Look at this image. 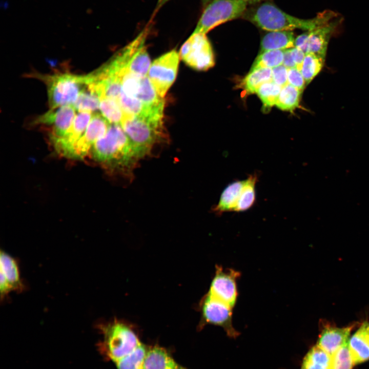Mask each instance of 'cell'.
I'll return each mask as SVG.
<instances>
[{"label":"cell","instance_id":"obj_27","mask_svg":"<svg viewBox=\"0 0 369 369\" xmlns=\"http://www.w3.org/2000/svg\"><path fill=\"white\" fill-rule=\"evenodd\" d=\"M99 109L102 115L111 124H121L125 117L118 101L107 97L100 98Z\"/></svg>","mask_w":369,"mask_h":369},{"label":"cell","instance_id":"obj_11","mask_svg":"<svg viewBox=\"0 0 369 369\" xmlns=\"http://www.w3.org/2000/svg\"><path fill=\"white\" fill-rule=\"evenodd\" d=\"M336 23H325L298 35L295 39L294 47L305 54L313 53L325 58L329 40Z\"/></svg>","mask_w":369,"mask_h":369},{"label":"cell","instance_id":"obj_35","mask_svg":"<svg viewBox=\"0 0 369 369\" xmlns=\"http://www.w3.org/2000/svg\"><path fill=\"white\" fill-rule=\"evenodd\" d=\"M290 49L296 68L300 71L305 53L302 50L296 47Z\"/></svg>","mask_w":369,"mask_h":369},{"label":"cell","instance_id":"obj_12","mask_svg":"<svg viewBox=\"0 0 369 369\" xmlns=\"http://www.w3.org/2000/svg\"><path fill=\"white\" fill-rule=\"evenodd\" d=\"M359 323L339 327L325 320L320 322V332L316 345L330 355L348 342L352 331Z\"/></svg>","mask_w":369,"mask_h":369},{"label":"cell","instance_id":"obj_7","mask_svg":"<svg viewBox=\"0 0 369 369\" xmlns=\"http://www.w3.org/2000/svg\"><path fill=\"white\" fill-rule=\"evenodd\" d=\"M180 58L189 67L199 71H206L215 65L211 45L206 34L193 33L181 46Z\"/></svg>","mask_w":369,"mask_h":369},{"label":"cell","instance_id":"obj_3","mask_svg":"<svg viewBox=\"0 0 369 369\" xmlns=\"http://www.w3.org/2000/svg\"><path fill=\"white\" fill-rule=\"evenodd\" d=\"M120 125L142 158L166 137L163 117L152 116L125 117Z\"/></svg>","mask_w":369,"mask_h":369},{"label":"cell","instance_id":"obj_26","mask_svg":"<svg viewBox=\"0 0 369 369\" xmlns=\"http://www.w3.org/2000/svg\"><path fill=\"white\" fill-rule=\"evenodd\" d=\"M148 348L142 343L132 352L114 362L117 369H143Z\"/></svg>","mask_w":369,"mask_h":369},{"label":"cell","instance_id":"obj_28","mask_svg":"<svg viewBox=\"0 0 369 369\" xmlns=\"http://www.w3.org/2000/svg\"><path fill=\"white\" fill-rule=\"evenodd\" d=\"M281 88L271 80L262 84L257 89L256 93L262 102L264 111H269L276 105Z\"/></svg>","mask_w":369,"mask_h":369},{"label":"cell","instance_id":"obj_31","mask_svg":"<svg viewBox=\"0 0 369 369\" xmlns=\"http://www.w3.org/2000/svg\"><path fill=\"white\" fill-rule=\"evenodd\" d=\"M73 106L79 112H91L99 108L100 98L95 93L88 89L86 86L80 92Z\"/></svg>","mask_w":369,"mask_h":369},{"label":"cell","instance_id":"obj_21","mask_svg":"<svg viewBox=\"0 0 369 369\" xmlns=\"http://www.w3.org/2000/svg\"><path fill=\"white\" fill-rule=\"evenodd\" d=\"M272 80V69L268 68L250 70L249 73L242 79L239 87L247 94L256 93L257 89L262 84Z\"/></svg>","mask_w":369,"mask_h":369},{"label":"cell","instance_id":"obj_19","mask_svg":"<svg viewBox=\"0 0 369 369\" xmlns=\"http://www.w3.org/2000/svg\"><path fill=\"white\" fill-rule=\"evenodd\" d=\"M245 179L236 180L229 184L223 190L217 204L213 209L217 214L235 212L244 185Z\"/></svg>","mask_w":369,"mask_h":369},{"label":"cell","instance_id":"obj_16","mask_svg":"<svg viewBox=\"0 0 369 369\" xmlns=\"http://www.w3.org/2000/svg\"><path fill=\"white\" fill-rule=\"evenodd\" d=\"M1 299L12 291H21L24 285L20 279L19 271L16 260L5 252L0 254Z\"/></svg>","mask_w":369,"mask_h":369},{"label":"cell","instance_id":"obj_17","mask_svg":"<svg viewBox=\"0 0 369 369\" xmlns=\"http://www.w3.org/2000/svg\"><path fill=\"white\" fill-rule=\"evenodd\" d=\"M348 348L354 363L358 364L369 360V322L364 320L350 337Z\"/></svg>","mask_w":369,"mask_h":369},{"label":"cell","instance_id":"obj_18","mask_svg":"<svg viewBox=\"0 0 369 369\" xmlns=\"http://www.w3.org/2000/svg\"><path fill=\"white\" fill-rule=\"evenodd\" d=\"M143 369H189L177 362L164 348L154 346L148 348Z\"/></svg>","mask_w":369,"mask_h":369},{"label":"cell","instance_id":"obj_20","mask_svg":"<svg viewBox=\"0 0 369 369\" xmlns=\"http://www.w3.org/2000/svg\"><path fill=\"white\" fill-rule=\"evenodd\" d=\"M295 39L292 31H270L261 40L260 53L268 50L291 48L294 47Z\"/></svg>","mask_w":369,"mask_h":369},{"label":"cell","instance_id":"obj_25","mask_svg":"<svg viewBox=\"0 0 369 369\" xmlns=\"http://www.w3.org/2000/svg\"><path fill=\"white\" fill-rule=\"evenodd\" d=\"M258 176L256 173L245 179L244 185L235 212H241L250 209L256 201L255 187Z\"/></svg>","mask_w":369,"mask_h":369},{"label":"cell","instance_id":"obj_9","mask_svg":"<svg viewBox=\"0 0 369 369\" xmlns=\"http://www.w3.org/2000/svg\"><path fill=\"white\" fill-rule=\"evenodd\" d=\"M233 309L208 293L201 304V324H210L220 326L227 336L230 338H236L239 333L233 325Z\"/></svg>","mask_w":369,"mask_h":369},{"label":"cell","instance_id":"obj_2","mask_svg":"<svg viewBox=\"0 0 369 369\" xmlns=\"http://www.w3.org/2000/svg\"><path fill=\"white\" fill-rule=\"evenodd\" d=\"M332 12H327L313 19H301L285 13L272 3H264L252 10L247 17L266 31H292L296 29L310 31L328 23L332 18Z\"/></svg>","mask_w":369,"mask_h":369},{"label":"cell","instance_id":"obj_36","mask_svg":"<svg viewBox=\"0 0 369 369\" xmlns=\"http://www.w3.org/2000/svg\"><path fill=\"white\" fill-rule=\"evenodd\" d=\"M282 65L288 69L296 68V66L291 55L290 48L284 50Z\"/></svg>","mask_w":369,"mask_h":369},{"label":"cell","instance_id":"obj_24","mask_svg":"<svg viewBox=\"0 0 369 369\" xmlns=\"http://www.w3.org/2000/svg\"><path fill=\"white\" fill-rule=\"evenodd\" d=\"M302 92L288 83L281 88L276 106L281 110L294 111L299 106Z\"/></svg>","mask_w":369,"mask_h":369},{"label":"cell","instance_id":"obj_13","mask_svg":"<svg viewBox=\"0 0 369 369\" xmlns=\"http://www.w3.org/2000/svg\"><path fill=\"white\" fill-rule=\"evenodd\" d=\"M110 125L102 115H93L85 132L74 145L70 158H84L94 144L106 134Z\"/></svg>","mask_w":369,"mask_h":369},{"label":"cell","instance_id":"obj_14","mask_svg":"<svg viewBox=\"0 0 369 369\" xmlns=\"http://www.w3.org/2000/svg\"><path fill=\"white\" fill-rule=\"evenodd\" d=\"M49 111L37 117L35 124L51 125L52 129L50 134L52 142L63 137L72 125L75 116V108L72 105L59 107L57 110Z\"/></svg>","mask_w":369,"mask_h":369},{"label":"cell","instance_id":"obj_5","mask_svg":"<svg viewBox=\"0 0 369 369\" xmlns=\"http://www.w3.org/2000/svg\"><path fill=\"white\" fill-rule=\"evenodd\" d=\"M46 84L51 109L64 106L72 105L80 92L87 86L86 75L70 73H56L53 75L36 74Z\"/></svg>","mask_w":369,"mask_h":369},{"label":"cell","instance_id":"obj_1","mask_svg":"<svg viewBox=\"0 0 369 369\" xmlns=\"http://www.w3.org/2000/svg\"><path fill=\"white\" fill-rule=\"evenodd\" d=\"M94 158L125 174H130L142 158L120 124H111L92 147Z\"/></svg>","mask_w":369,"mask_h":369},{"label":"cell","instance_id":"obj_6","mask_svg":"<svg viewBox=\"0 0 369 369\" xmlns=\"http://www.w3.org/2000/svg\"><path fill=\"white\" fill-rule=\"evenodd\" d=\"M248 3L243 0H212L203 10L193 33L206 34L215 27L241 16Z\"/></svg>","mask_w":369,"mask_h":369},{"label":"cell","instance_id":"obj_15","mask_svg":"<svg viewBox=\"0 0 369 369\" xmlns=\"http://www.w3.org/2000/svg\"><path fill=\"white\" fill-rule=\"evenodd\" d=\"M91 112H80L74 119L72 126L61 138L52 142L56 150L70 158L73 146L85 132L92 118Z\"/></svg>","mask_w":369,"mask_h":369},{"label":"cell","instance_id":"obj_32","mask_svg":"<svg viewBox=\"0 0 369 369\" xmlns=\"http://www.w3.org/2000/svg\"><path fill=\"white\" fill-rule=\"evenodd\" d=\"M354 365L348 342L331 355V369H352Z\"/></svg>","mask_w":369,"mask_h":369},{"label":"cell","instance_id":"obj_39","mask_svg":"<svg viewBox=\"0 0 369 369\" xmlns=\"http://www.w3.org/2000/svg\"><path fill=\"white\" fill-rule=\"evenodd\" d=\"M162 0H158L157 3V7L161 3Z\"/></svg>","mask_w":369,"mask_h":369},{"label":"cell","instance_id":"obj_4","mask_svg":"<svg viewBox=\"0 0 369 369\" xmlns=\"http://www.w3.org/2000/svg\"><path fill=\"white\" fill-rule=\"evenodd\" d=\"M99 329L103 335L99 348L114 362L132 352L141 343L131 328L117 320L101 324Z\"/></svg>","mask_w":369,"mask_h":369},{"label":"cell","instance_id":"obj_23","mask_svg":"<svg viewBox=\"0 0 369 369\" xmlns=\"http://www.w3.org/2000/svg\"><path fill=\"white\" fill-rule=\"evenodd\" d=\"M151 65L150 58L145 44L133 55L125 72L140 77H145L148 75Z\"/></svg>","mask_w":369,"mask_h":369},{"label":"cell","instance_id":"obj_22","mask_svg":"<svg viewBox=\"0 0 369 369\" xmlns=\"http://www.w3.org/2000/svg\"><path fill=\"white\" fill-rule=\"evenodd\" d=\"M331 355L315 345L304 356L301 369H331Z\"/></svg>","mask_w":369,"mask_h":369},{"label":"cell","instance_id":"obj_33","mask_svg":"<svg viewBox=\"0 0 369 369\" xmlns=\"http://www.w3.org/2000/svg\"><path fill=\"white\" fill-rule=\"evenodd\" d=\"M288 83L302 91L306 86L300 71L296 68L288 69Z\"/></svg>","mask_w":369,"mask_h":369},{"label":"cell","instance_id":"obj_10","mask_svg":"<svg viewBox=\"0 0 369 369\" xmlns=\"http://www.w3.org/2000/svg\"><path fill=\"white\" fill-rule=\"evenodd\" d=\"M240 275L233 269L217 265L208 293L233 308L238 298L237 281Z\"/></svg>","mask_w":369,"mask_h":369},{"label":"cell","instance_id":"obj_37","mask_svg":"<svg viewBox=\"0 0 369 369\" xmlns=\"http://www.w3.org/2000/svg\"><path fill=\"white\" fill-rule=\"evenodd\" d=\"M170 0H162L161 3L157 7V8H160L163 4H165L166 3L168 2Z\"/></svg>","mask_w":369,"mask_h":369},{"label":"cell","instance_id":"obj_38","mask_svg":"<svg viewBox=\"0 0 369 369\" xmlns=\"http://www.w3.org/2000/svg\"><path fill=\"white\" fill-rule=\"evenodd\" d=\"M243 1L247 2L248 4H255V3H257L256 0H243Z\"/></svg>","mask_w":369,"mask_h":369},{"label":"cell","instance_id":"obj_40","mask_svg":"<svg viewBox=\"0 0 369 369\" xmlns=\"http://www.w3.org/2000/svg\"><path fill=\"white\" fill-rule=\"evenodd\" d=\"M256 2L258 3V2H259L260 1H262V0H256Z\"/></svg>","mask_w":369,"mask_h":369},{"label":"cell","instance_id":"obj_8","mask_svg":"<svg viewBox=\"0 0 369 369\" xmlns=\"http://www.w3.org/2000/svg\"><path fill=\"white\" fill-rule=\"evenodd\" d=\"M179 57L175 50H171L155 59L151 65L147 76L162 98L176 79Z\"/></svg>","mask_w":369,"mask_h":369},{"label":"cell","instance_id":"obj_34","mask_svg":"<svg viewBox=\"0 0 369 369\" xmlns=\"http://www.w3.org/2000/svg\"><path fill=\"white\" fill-rule=\"evenodd\" d=\"M288 69L283 65L272 69V81L282 87L288 84Z\"/></svg>","mask_w":369,"mask_h":369},{"label":"cell","instance_id":"obj_30","mask_svg":"<svg viewBox=\"0 0 369 369\" xmlns=\"http://www.w3.org/2000/svg\"><path fill=\"white\" fill-rule=\"evenodd\" d=\"M284 50H274L261 52L254 60L250 70L263 68L272 69L282 65Z\"/></svg>","mask_w":369,"mask_h":369},{"label":"cell","instance_id":"obj_29","mask_svg":"<svg viewBox=\"0 0 369 369\" xmlns=\"http://www.w3.org/2000/svg\"><path fill=\"white\" fill-rule=\"evenodd\" d=\"M325 58L313 53L305 54L300 72L308 85L320 72Z\"/></svg>","mask_w":369,"mask_h":369}]
</instances>
